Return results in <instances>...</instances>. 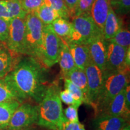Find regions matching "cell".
<instances>
[{
    "label": "cell",
    "instance_id": "6da1fadb",
    "mask_svg": "<svg viewBox=\"0 0 130 130\" xmlns=\"http://www.w3.org/2000/svg\"><path fill=\"white\" fill-rule=\"evenodd\" d=\"M4 79L22 102L34 101L39 104L48 86L46 68L31 56L21 57Z\"/></svg>",
    "mask_w": 130,
    "mask_h": 130
},
{
    "label": "cell",
    "instance_id": "7a4b0ae2",
    "mask_svg": "<svg viewBox=\"0 0 130 130\" xmlns=\"http://www.w3.org/2000/svg\"><path fill=\"white\" fill-rule=\"evenodd\" d=\"M60 92L57 82L48 84L42 100L38 104L37 125L49 130H61L66 118L63 114Z\"/></svg>",
    "mask_w": 130,
    "mask_h": 130
},
{
    "label": "cell",
    "instance_id": "3957f363",
    "mask_svg": "<svg viewBox=\"0 0 130 130\" xmlns=\"http://www.w3.org/2000/svg\"><path fill=\"white\" fill-rule=\"evenodd\" d=\"M129 70L104 74L103 84L95 104V116L105 109L117 95L129 84Z\"/></svg>",
    "mask_w": 130,
    "mask_h": 130
},
{
    "label": "cell",
    "instance_id": "277c9868",
    "mask_svg": "<svg viewBox=\"0 0 130 130\" xmlns=\"http://www.w3.org/2000/svg\"><path fill=\"white\" fill-rule=\"evenodd\" d=\"M71 24L72 30L69 39L65 41L67 43L87 45L92 39L102 34L91 17L90 13L74 18Z\"/></svg>",
    "mask_w": 130,
    "mask_h": 130
},
{
    "label": "cell",
    "instance_id": "5b68a950",
    "mask_svg": "<svg viewBox=\"0 0 130 130\" xmlns=\"http://www.w3.org/2000/svg\"><path fill=\"white\" fill-rule=\"evenodd\" d=\"M24 21L26 56H31L40 61L44 25L33 13L26 14Z\"/></svg>",
    "mask_w": 130,
    "mask_h": 130
},
{
    "label": "cell",
    "instance_id": "8992f818",
    "mask_svg": "<svg viewBox=\"0 0 130 130\" xmlns=\"http://www.w3.org/2000/svg\"><path fill=\"white\" fill-rule=\"evenodd\" d=\"M61 48V39L55 33L51 25H44L40 62L45 68H51L58 62Z\"/></svg>",
    "mask_w": 130,
    "mask_h": 130
},
{
    "label": "cell",
    "instance_id": "52a82bcc",
    "mask_svg": "<svg viewBox=\"0 0 130 130\" xmlns=\"http://www.w3.org/2000/svg\"><path fill=\"white\" fill-rule=\"evenodd\" d=\"M39 117L38 105L22 102L16 108L4 130H20L37 124Z\"/></svg>",
    "mask_w": 130,
    "mask_h": 130
},
{
    "label": "cell",
    "instance_id": "ba28073f",
    "mask_svg": "<svg viewBox=\"0 0 130 130\" xmlns=\"http://www.w3.org/2000/svg\"><path fill=\"white\" fill-rule=\"evenodd\" d=\"M130 48L113 43L107 46L106 66L104 74L129 70Z\"/></svg>",
    "mask_w": 130,
    "mask_h": 130
},
{
    "label": "cell",
    "instance_id": "9c48e42d",
    "mask_svg": "<svg viewBox=\"0 0 130 130\" xmlns=\"http://www.w3.org/2000/svg\"><path fill=\"white\" fill-rule=\"evenodd\" d=\"M6 46L14 54L26 56L24 18H14L9 20V36Z\"/></svg>",
    "mask_w": 130,
    "mask_h": 130
},
{
    "label": "cell",
    "instance_id": "30bf717a",
    "mask_svg": "<svg viewBox=\"0 0 130 130\" xmlns=\"http://www.w3.org/2000/svg\"><path fill=\"white\" fill-rule=\"evenodd\" d=\"M84 71L87 77L89 105L93 107L101 90L104 74L93 62L86 66Z\"/></svg>",
    "mask_w": 130,
    "mask_h": 130
},
{
    "label": "cell",
    "instance_id": "8fae6325",
    "mask_svg": "<svg viewBox=\"0 0 130 130\" xmlns=\"http://www.w3.org/2000/svg\"><path fill=\"white\" fill-rule=\"evenodd\" d=\"M102 34L92 39L87 44L92 62L103 72L106 66L107 46Z\"/></svg>",
    "mask_w": 130,
    "mask_h": 130
},
{
    "label": "cell",
    "instance_id": "7c38bea8",
    "mask_svg": "<svg viewBox=\"0 0 130 130\" xmlns=\"http://www.w3.org/2000/svg\"><path fill=\"white\" fill-rule=\"evenodd\" d=\"M129 114L130 108L126 104L125 89H123L110 102L107 107L100 115L121 117L129 120Z\"/></svg>",
    "mask_w": 130,
    "mask_h": 130
},
{
    "label": "cell",
    "instance_id": "4fadbf2b",
    "mask_svg": "<svg viewBox=\"0 0 130 130\" xmlns=\"http://www.w3.org/2000/svg\"><path fill=\"white\" fill-rule=\"evenodd\" d=\"M128 121L121 117L99 115L93 120L95 130H121L128 124Z\"/></svg>",
    "mask_w": 130,
    "mask_h": 130
},
{
    "label": "cell",
    "instance_id": "5bb4252c",
    "mask_svg": "<svg viewBox=\"0 0 130 130\" xmlns=\"http://www.w3.org/2000/svg\"><path fill=\"white\" fill-rule=\"evenodd\" d=\"M110 8V0H95L91 7V17L102 32Z\"/></svg>",
    "mask_w": 130,
    "mask_h": 130
},
{
    "label": "cell",
    "instance_id": "9a60e30c",
    "mask_svg": "<svg viewBox=\"0 0 130 130\" xmlns=\"http://www.w3.org/2000/svg\"><path fill=\"white\" fill-rule=\"evenodd\" d=\"M70 52L77 68L84 70L86 66L92 62L87 45L67 43Z\"/></svg>",
    "mask_w": 130,
    "mask_h": 130
},
{
    "label": "cell",
    "instance_id": "2e32d148",
    "mask_svg": "<svg viewBox=\"0 0 130 130\" xmlns=\"http://www.w3.org/2000/svg\"><path fill=\"white\" fill-rule=\"evenodd\" d=\"M21 56L11 53L6 47L0 50V78L12 71Z\"/></svg>",
    "mask_w": 130,
    "mask_h": 130
},
{
    "label": "cell",
    "instance_id": "e0dca14e",
    "mask_svg": "<svg viewBox=\"0 0 130 130\" xmlns=\"http://www.w3.org/2000/svg\"><path fill=\"white\" fill-rule=\"evenodd\" d=\"M122 28V22L114 10L111 7L104 25L102 35L106 41L115 36L118 31Z\"/></svg>",
    "mask_w": 130,
    "mask_h": 130
},
{
    "label": "cell",
    "instance_id": "ac0fdd59",
    "mask_svg": "<svg viewBox=\"0 0 130 130\" xmlns=\"http://www.w3.org/2000/svg\"><path fill=\"white\" fill-rule=\"evenodd\" d=\"M68 79L74 85L77 86L83 92L86 99V104L89 105L88 97V87H87V77L84 70L75 67L68 73L63 79Z\"/></svg>",
    "mask_w": 130,
    "mask_h": 130
},
{
    "label": "cell",
    "instance_id": "d6986e66",
    "mask_svg": "<svg viewBox=\"0 0 130 130\" xmlns=\"http://www.w3.org/2000/svg\"><path fill=\"white\" fill-rule=\"evenodd\" d=\"M61 78H64L68 73L76 67L69 46L64 40L61 39V48L58 60Z\"/></svg>",
    "mask_w": 130,
    "mask_h": 130
},
{
    "label": "cell",
    "instance_id": "ffe728a7",
    "mask_svg": "<svg viewBox=\"0 0 130 130\" xmlns=\"http://www.w3.org/2000/svg\"><path fill=\"white\" fill-rule=\"evenodd\" d=\"M52 29L61 39L66 41L71 35L72 25L68 19L58 18L50 24Z\"/></svg>",
    "mask_w": 130,
    "mask_h": 130
},
{
    "label": "cell",
    "instance_id": "44dd1931",
    "mask_svg": "<svg viewBox=\"0 0 130 130\" xmlns=\"http://www.w3.org/2000/svg\"><path fill=\"white\" fill-rule=\"evenodd\" d=\"M21 104L18 101L0 102V129L4 130L6 128L12 115Z\"/></svg>",
    "mask_w": 130,
    "mask_h": 130
},
{
    "label": "cell",
    "instance_id": "7402d4cb",
    "mask_svg": "<svg viewBox=\"0 0 130 130\" xmlns=\"http://www.w3.org/2000/svg\"><path fill=\"white\" fill-rule=\"evenodd\" d=\"M13 101L23 102L4 78H0V102Z\"/></svg>",
    "mask_w": 130,
    "mask_h": 130
},
{
    "label": "cell",
    "instance_id": "603a6c76",
    "mask_svg": "<svg viewBox=\"0 0 130 130\" xmlns=\"http://www.w3.org/2000/svg\"><path fill=\"white\" fill-rule=\"evenodd\" d=\"M33 13L40 19L44 25H50L54 21L60 18L58 14L54 10L43 4L34 12Z\"/></svg>",
    "mask_w": 130,
    "mask_h": 130
},
{
    "label": "cell",
    "instance_id": "cb8c5ba5",
    "mask_svg": "<svg viewBox=\"0 0 130 130\" xmlns=\"http://www.w3.org/2000/svg\"><path fill=\"white\" fill-rule=\"evenodd\" d=\"M43 5L49 6L54 10L60 18L68 19L70 18L69 10L64 0H43Z\"/></svg>",
    "mask_w": 130,
    "mask_h": 130
},
{
    "label": "cell",
    "instance_id": "d4e9b609",
    "mask_svg": "<svg viewBox=\"0 0 130 130\" xmlns=\"http://www.w3.org/2000/svg\"><path fill=\"white\" fill-rule=\"evenodd\" d=\"M108 42L126 48H130V32L127 29L121 28L115 36Z\"/></svg>",
    "mask_w": 130,
    "mask_h": 130
},
{
    "label": "cell",
    "instance_id": "484cf974",
    "mask_svg": "<svg viewBox=\"0 0 130 130\" xmlns=\"http://www.w3.org/2000/svg\"><path fill=\"white\" fill-rule=\"evenodd\" d=\"M63 79H64V81L65 89H67L71 92L78 106L79 107L82 104H86L85 96H84V95L82 90L78 88L77 86L74 85L69 79L66 78Z\"/></svg>",
    "mask_w": 130,
    "mask_h": 130
},
{
    "label": "cell",
    "instance_id": "4316f807",
    "mask_svg": "<svg viewBox=\"0 0 130 130\" xmlns=\"http://www.w3.org/2000/svg\"><path fill=\"white\" fill-rule=\"evenodd\" d=\"M7 2L12 19L14 18H25L27 13L22 8L21 0H7Z\"/></svg>",
    "mask_w": 130,
    "mask_h": 130
},
{
    "label": "cell",
    "instance_id": "83f0119b",
    "mask_svg": "<svg viewBox=\"0 0 130 130\" xmlns=\"http://www.w3.org/2000/svg\"><path fill=\"white\" fill-rule=\"evenodd\" d=\"M21 4L27 13H33L43 4V0H21Z\"/></svg>",
    "mask_w": 130,
    "mask_h": 130
},
{
    "label": "cell",
    "instance_id": "f1b7e54d",
    "mask_svg": "<svg viewBox=\"0 0 130 130\" xmlns=\"http://www.w3.org/2000/svg\"><path fill=\"white\" fill-rule=\"evenodd\" d=\"M94 1L95 0H79L76 8L75 18L82 14L90 13Z\"/></svg>",
    "mask_w": 130,
    "mask_h": 130
},
{
    "label": "cell",
    "instance_id": "f546056e",
    "mask_svg": "<svg viewBox=\"0 0 130 130\" xmlns=\"http://www.w3.org/2000/svg\"><path fill=\"white\" fill-rule=\"evenodd\" d=\"M78 109L77 107L73 105H69L64 110V116L66 119L70 122L76 123L78 122Z\"/></svg>",
    "mask_w": 130,
    "mask_h": 130
},
{
    "label": "cell",
    "instance_id": "4dcf8cb0",
    "mask_svg": "<svg viewBox=\"0 0 130 130\" xmlns=\"http://www.w3.org/2000/svg\"><path fill=\"white\" fill-rule=\"evenodd\" d=\"M9 20L0 18V42L6 46L9 36Z\"/></svg>",
    "mask_w": 130,
    "mask_h": 130
},
{
    "label": "cell",
    "instance_id": "1f68e13d",
    "mask_svg": "<svg viewBox=\"0 0 130 130\" xmlns=\"http://www.w3.org/2000/svg\"><path fill=\"white\" fill-rule=\"evenodd\" d=\"M59 96L61 101L64 102L66 104L68 105H73V106L77 107V108H79V107L76 103L75 101L74 100L72 94L67 89L64 88V90H60Z\"/></svg>",
    "mask_w": 130,
    "mask_h": 130
},
{
    "label": "cell",
    "instance_id": "d6a6232c",
    "mask_svg": "<svg viewBox=\"0 0 130 130\" xmlns=\"http://www.w3.org/2000/svg\"><path fill=\"white\" fill-rule=\"evenodd\" d=\"M113 7L116 8L118 13L127 14L130 10V0H119Z\"/></svg>",
    "mask_w": 130,
    "mask_h": 130
},
{
    "label": "cell",
    "instance_id": "836d02e7",
    "mask_svg": "<svg viewBox=\"0 0 130 130\" xmlns=\"http://www.w3.org/2000/svg\"><path fill=\"white\" fill-rule=\"evenodd\" d=\"M0 18L6 20H10L12 19V16L8 7L7 0H0Z\"/></svg>",
    "mask_w": 130,
    "mask_h": 130
},
{
    "label": "cell",
    "instance_id": "e575fe53",
    "mask_svg": "<svg viewBox=\"0 0 130 130\" xmlns=\"http://www.w3.org/2000/svg\"><path fill=\"white\" fill-rule=\"evenodd\" d=\"M65 4L69 10V18L73 19L75 16V11L79 0H64Z\"/></svg>",
    "mask_w": 130,
    "mask_h": 130
},
{
    "label": "cell",
    "instance_id": "d590c367",
    "mask_svg": "<svg viewBox=\"0 0 130 130\" xmlns=\"http://www.w3.org/2000/svg\"><path fill=\"white\" fill-rule=\"evenodd\" d=\"M125 98L126 104L128 108H130V86L128 84L125 88Z\"/></svg>",
    "mask_w": 130,
    "mask_h": 130
},
{
    "label": "cell",
    "instance_id": "8d00e7d4",
    "mask_svg": "<svg viewBox=\"0 0 130 130\" xmlns=\"http://www.w3.org/2000/svg\"><path fill=\"white\" fill-rule=\"evenodd\" d=\"M72 130H86L84 125L79 122L73 123Z\"/></svg>",
    "mask_w": 130,
    "mask_h": 130
},
{
    "label": "cell",
    "instance_id": "74e56055",
    "mask_svg": "<svg viewBox=\"0 0 130 130\" xmlns=\"http://www.w3.org/2000/svg\"><path fill=\"white\" fill-rule=\"evenodd\" d=\"M119 1V0H110V3L111 7H113V6H115Z\"/></svg>",
    "mask_w": 130,
    "mask_h": 130
},
{
    "label": "cell",
    "instance_id": "f35d334b",
    "mask_svg": "<svg viewBox=\"0 0 130 130\" xmlns=\"http://www.w3.org/2000/svg\"><path fill=\"white\" fill-rule=\"evenodd\" d=\"M121 130H130V126H129V123H128L127 125H126L125 126L124 128H123Z\"/></svg>",
    "mask_w": 130,
    "mask_h": 130
},
{
    "label": "cell",
    "instance_id": "ab89813d",
    "mask_svg": "<svg viewBox=\"0 0 130 130\" xmlns=\"http://www.w3.org/2000/svg\"><path fill=\"white\" fill-rule=\"evenodd\" d=\"M20 130H37L36 128H32L31 126V127H28L27 128H25V129H20Z\"/></svg>",
    "mask_w": 130,
    "mask_h": 130
},
{
    "label": "cell",
    "instance_id": "60d3db41",
    "mask_svg": "<svg viewBox=\"0 0 130 130\" xmlns=\"http://www.w3.org/2000/svg\"><path fill=\"white\" fill-rule=\"evenodd\" d=\"M5 47H6V46H5L4 44H3L2 43H1V42H0V50H1L2 49L5 48Z\"/></svg>",
    "mask_w": 130,
    "mask_h": 130
},
{
    "label": "cell",
    "instance_id": "b9f144b4",
    "mask_svg": "<svg viewBox=\"0 0 130 130\" xmlns=\"http://www.w3.org/2000/svg\"><path fill=\"white\" fill-rule=\"evenodd\" d=\"M0 130H2V129H0Z\"/></svg>",
    "mask_w": 130,
    "mask_h": 130
}]
</instances>
